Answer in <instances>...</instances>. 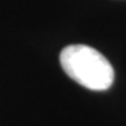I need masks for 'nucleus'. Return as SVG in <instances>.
I'll return each instance as SVG.
<instances>
[{"instance_id": "nucleus-1", "label": "nucleus", "mask_w": 126, "mask_h": 126, "mask_svg": "<svg viewBox=\"0 0 126 126\" xmlns=\"http://www.w3.org/2000/svg\"><path fill=\"white\" fill-rule=\"evenodd\" d=\"M60 64L72 80L93 91L112 86L115 72L108 59L88 45H69L60 53Z\"/></svg>"}]
</instances>
